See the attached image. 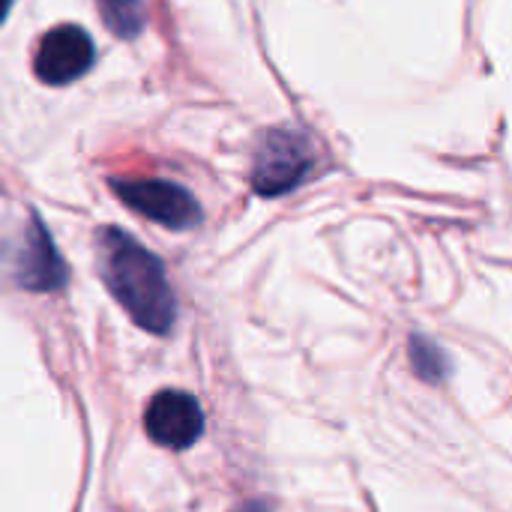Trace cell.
<instances>
[{
  "label": "cell",
  "instance_id": "cell-6",
  "mask_svg": "<svg viewBox=\"0 0 512 512\" xmlns=\"http://www.w3.org/2000/svg\"><path fill=\"white\" fill-rule=\"evenodd\" d=\"M144 432L165 450H189L204 432L201 405L183 390H159L144 408Z\"/></svg>",
  "mask_w": 512,
  "mask_h": 512
},
{
  "label": "cell",
  "instance_id": "cell-3",
  "mask_svg": "<svg viewBox=\"0 0 512 512\" xmlns=\"http://www.w3.org/2000/svg\"><path fill=\"white\" fill-rule=\"evenodd\" d=\"M114 192L126 207L171 231H189L201 222V204L168 180H114Z\"/></svg>",
  "mask_w": 512,
  "mask_h": 512
},
{
  "label": "cell",
  "instance_id": "cell-10",
  "mask_svg": "<svg viewBox=\"0 0 512 512\" xmlns=\"http://www.w3.org/2000/svg\"><path fill=\"white\" fill-rule=\"evenodd\" d=\"M9 9H12V0H0V24L6 21V15H9Z\"/></svg>",
  "mask_w": 512,
  "mask_h": 512
},
{
  "label": "cell",
  "instance_id": "cell-5",
  "mask_svg": "<svg viewBox=\"0 0 512 512\" xmlns=\"http://www.w3.org/2000/svg\"><path fill=\"white\" fill-rule=\"evenodd\" d=\"M12 282L21 291H36V294H48V291H60L66 285V264L48 234V228L42 225V219L36 213H30L27 228L21 234V246L12 255Z\"/></svg>",
  "mask_w": 512,
  "mask_h": 512
},
{
  "label": "cell",
  "instance_id": "cell-2",
  "mask_svg": "<svg viewBox=\"0 0 512 512\" xmlns=\"http://www.w3.org/2000/svg\"><path fill=\"white\" fill-rule=\"evenodd\" d=\"M312 165L315 159L303 135L288 132V129H273L264 135L255 153L252 186L264 198L285 195L312 174Z\"/></svg>",
  "mask_w": 512,
  "mask_h": 512
},
{
  "label": "cell",
  "instance_id": "cell-8",
  "mask_svg": "<svg viewBox=\"0 0 512 512\" xmlns=\"http://www.w3.org/2000/svg\"><path fill=\"white\" fill-rule=\"evenodd\" d=\"M99 12L120 39L138 36L144 27V0H99Z\"/></svg>",
  "mask_w": 512,
  "mask_h": 512
},
{
  "label": "cell",
  "instance_id": "cell-7",
  "mask_svg": "<svg viewBox=\"0 0 512 512\" xmlns=\"http://www.w3.org/2000/svg\"><path fill=\"white\" fill-rule=\"evenodd\" d=\"M408 354H411V366H414V375L426 384H441L450 372V360L447 354L441 351V345H435L432 339L426 336H411L408 342Z\"/></svg>",
  "mask_w": 512,
  "mask_h": 512
},
{
  "label": "cell",
  "instance_id": "cell-9",
  "mask_svg": "<svg viewBox=\"0 0 512 512\" xmlns=\"http://www.w3.org/2000/svg\"><path fill=\"white\" fill-rule=\"evenodd\" d=\"M234 512H270V507L264 504V501H249V504H243V507H237Z\"/></svg>",
  "mask_w": 512,
  "mask_h": 512
},
{
  "label": "cell",
  "instance_id": "cell-1",
  "mask_svg": "<svg viewBox=\"0 0 512 512\" xmlns=\"http://www.w3.org/2000/svg\"><path fill=\"white\" fill-rule=\"evenodd\" d=\"M96 264L105 288L147 333L165 336L177 318V297L162 261L120 228H99Z\"/></svg>",
  "mask_w": 512,
  "mask_h": 512
},
{
  "label": "cell",
  "instance_id": "cell-4",
  "mask_svg": "<svg viewBox=\"0 0 512 512\" xmlns=\"http://www.w3.org/2000/svg\"><path fill=\"white\" fill-rule=\"evenodd\" d=\"M93 63H96V45L90 33L78 24H60L42 36L33 57V72L42 84L63 87L87 75Z\"/></svg>",
  "mask_w": 512,
  "mask_h": 512
}]
</instances>
